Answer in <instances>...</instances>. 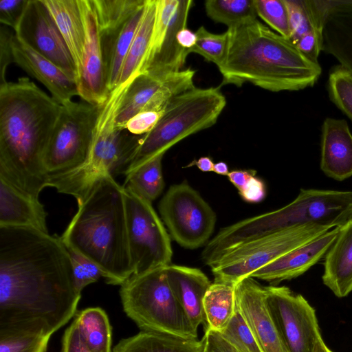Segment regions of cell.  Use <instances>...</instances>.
Masks as SVG:
<instances>
[{
	"label": "cell",
	"instance_id": "obj_25",
	"mask_svg": "<svg viewBox=\"0 0 352 352\" xmlns=\"http://www.w3.org/2000/svg\"><path fill=\"white\" fill-rule=\"evenodd\" d=\"M144 6L139 9L116 33L101 36L107 87L110 93L118 85L121 70L141 21Z\"/></svg>",
	"mask_w": 352,
	"mask_h": 352
},
{
	"label": "cell",
	"instance_id": "obj_21",
	"mask_svg": "<svg viewBox=\"0 0 352 352\" xmlns=\"http://www.w3.org/2000/svg\"><path fill=\"white\" fill-rule=\"evenodd\" d=\"M166 273L172 291L193 327L197 330L202 324L204 331L207 329L203 300L212 283L208 276L198 268L171 264L166 267Z\"/></svg>",
	"mask_w": 352,
	"mask_h": 352
},
{
	"label": "cell",
	"instance_id": "obj_47",
	"mask_svg": "<svg viewBox=\"0 0 352 352\" xmlns=\"http://www.w3.org/2000/svg\"><path fill=\"white\" fill-rule=\"evenodd\" d=\"M14 34L8 28L1 25L0 28V85L5 84L8 66L13 62L12 41Z\"/></svg>",
	"mask_w": 352,
	"mask_h": 352
},
{
	"label": "cell",
	"instance_id": "obj_52",
	"mask_svg": "<svg viewBox=\"0 0 352 352\" xmlns=\"http://www.w3.org/2000/svg\"><path fill=\"white\" fill-rule=\"evenodd\" d=\"M177 42L182 48L190 53V50L197 43V34L187 27L184 28L178 32Z\"/></svg>",
	"mask_w": 352,
	"mask_h": 352
},
{
	"label": "cell",
	"instance_id": "obj_44",
	"mask_svg": "<svg viewBox=\"0 0 352 352\" xmlns=\"http://www.w3.org/2000/svg\"><path fill=\"white\" fill-rule=\"evenodd\" d=\"M164 111H141L128 120L124 129L136 135L146 134L153 129Z\"/></svg>",
	"mask_w": 352,
	"mask_h": 352
},
{
	"label": "cell",
	"instance_id": "obj_4",
	"mask_svg": "<svg viewBox=\"0 0 352 352\" xmlns=\"http://www.w3.org/2000/svg\"><path fill=\"white\" fill-rule=\"evenodd\" d=\"M59 236L102 271L108 284L121 285L133 273L127 239L123 186L102 175Z\"/></svg>",
	"mask_w": 352,
	"mask_h": 352
},
{
	"label": "cell",
	"instance_id": "obj_54",
	"mask_svg": "<svg viewBox=\"0 0 352 352\" xmlns=\"http://www.w3.org/2000/svg\"><path fill=\"white\" fill-rule=\"evenodd\" d=\"M212 172L219 175L226 176H228V173H230L227 164L223 162H219L214 164Z\"/></svg>",
	"mask_w": 352,
	"mask_h": 352
},
{
	"label": "cell",
	"instance_id": "obj_40",
	"mask_svg": "<svg viewBox=\"0 0 352 352\" xmlns=\"http://www.w3.org/2000/svg\"><path fill=\"white\" fill-rule=\"evenodd\" d=\"M222 336L240 352H263L236 305V310Z\"/></svg>",
	"mask_w": 352,
	"mask_h": 352
},
{
	"label": "cell",
	"instance_id": "obj_49",
	"mask_svg": "<svg viewBox=\"0 0 352 352\" xmlns=\"http://www.w3.org/2000/svg\"><path fill=\"white\" fill-rule=\"evenodd\" d=\"M203 352H240L222 334L210 328L204 331Z\"/></svg>",
	"mask_w": 352,
	"mask_h": 352
},
{
	"label": "cell",
	"instance_id": "obj_53",
	"mask_svg": "<svg viewBox=\"0 0 352 352\" xmlns=\"http://www.w3.org/2000/svg\"><path fill=\"white\" fill-rule=\"evenodd\" d=\"M196 166L203 172H212L214 162L209 157H201L198 160H195L188 164L186 168Z\"/></svg>",
	"mask_w": 352,
	"mask_h": 352
},
{
	"label": "cell",
	"instance_id": "obj_32",
	"mask_svg": "<svg viewBox=\"0 0 352 352\" xmlns=\"http://www.w3.org/2000/svg\"><path fill=\"white\" fill-rule=\"evenodd\" d=\"M161 153L141 164L125 175L123 186L152 203L164 188Z\"/></svg>",
	"mask_w": 352,
	"mask_h": 352
},
{
	"label": "cell",
	"instance_id": "obj_13",
	"mask_svg": "<svg viewBox=\"0 0 352 352\" xmlns=\"http://www.w3.org/2000/svg\"><path fill=\"white\" fill-rule=\"evenodd\" d=\"M192 0H157L156 16L142 74L166 78L181 71L188 51L177 42L180 30L187 27Z\"/></svg>",
	"mask_w": 352,
	"mask_h": 352
},
{
	"label": "cell",
	"instance_id": "obj_27",
	"mask_svg": "<svg viewBox=\"0 0 352 352\" xmlns=\"http://www.w3.org/2000/svg\"><path fill=\"white\" fill-rule=\"evenodd\" d=\"M156 10L157 0H146L141 21L123 64L118 86L142 74L143 64L152 36Z\"/></svg>",
	"mask_w": 352,
	"mask_h": 352
},
{
	"label": "cell",
	"instance_id": "obj_43",
	"mask_svg": "<svg viewBox=\"0 0 352 352\" xmlns=\"http://www.w3.org/2000/svg\"><path fill=\"white\" fill-rule=\"evenodd\" d=\"M284 1L288 11L291 30L289 40L294 45L302 36L311 30L318 29L312 23L305 0Z\"/></svg>",
	"mask_w": 352,
	"mask_h": 352
},
{
	"label": "cell",
	"instance_id": "obj_34",
	"mask_svg": "<svg viewBox=\"0 0 352 352\" xmlns=\"http://www.w3.org/2000/svg\"><path fill=\"white\" fill-rule=\"evenodd\" d=\"M204 7L210 19L228 28L257 19L254 0H207Z\"/></svg>",
	"mask_w": 352,
	"mask_h": 352
},
{
	"label": "cell",
	"instance_id": "obj_48",
	"mask_svg": "<svg viewBox=\"0 0 352 352\" xmlns=\"http://www.w3.org/2000/svg\"><path fill=\"white\" fill-rule=\"evenodd\" d=\"M61 352H92L86 344L74 320L64 332Z\"/></svg>",
	"mask_w": 352,
	"mask_h": 352
},
{
	"label": "cell",
	"instance_id": "obj_1",
	"mask_svg": "<svg viewBox=\"0 0 352 352\" xmlns=\"http://www.w3.org/2000/svg\"><path fill=\"white\" fill-rule=\"evenodd\" d=\"M80 297L59 236L0 227V333L52 336L75 316Z\"/></svg>",
	"mask_w": 352,
	"mask_h": 352
},
{
	"label": "cell",
	"instance_id": "obj_16",
	"mask_svg": "<svg viewBox=\"0 0 352 352\" xmlns=\"http://www.w3.org/2000/svg\"><path fill=\"white\" fill-rule=\"evenodd\" d=\"M86 40L77 82L78 96L93 104L102 105L109 96L102 38L91 0H80Z\"/></svg>",
	"mask_w": 352,
	"mask_h": 352
},
{
	"label": "cell",
	"instance_id": "obj_37",
	"mask_svg": "<svg viewBox=\"0 0 352 352\" xmlns=\"http://www.w3.org/2000/svg\"><path fill=\"white\" fill-rule=\"evenodd\" d=\"M51 336L37 332L0 333V352H46Z\"/></svg>",
	"mask_w": 352,
	"mask_h": 352
},
{
	"label": "cell",
	"instance_id": "obj_45",
	"mask_svg": "<svg viewBox=\"0 0 352 352\" xmlns=\"http://www.w3.org/2000/svg\"><path fill=\"white\" fill-rule=\"evenodd\" d=\"M29 0H1L0 22L1 25L9 26L14 30L18 26Z\"/></svg>",
	"mask_w": 352,
	"mask_h": 352
},
{
	"label": "cell",
	"instance_id": "obj_35",
	"mask_svg": "<svg viewBox=\"0 0 352 352\" xmlns=\"http://www.w3.org/2000/svg\"><path fill=\"white\" fill-rule=\"evenodd\" d=\"M195 71L191 68L183 69L170 74L142 111H164L167 104L175 96L195 87Z\"/></svg>",
	"mask_w": 352,
	"mask_h": 352
},
{
	"label": "cell",
	"instance_id": "obj_22",
	"mask_svg": "<svg viewBox=\"0 0 352 352\" xmlns=\"http://www.w3.org/2000/svg\"><path fill=\"white\" fill-rule=\"evenodd\" d=\"M47 215L38 199L0 178V227L32 228L48 232Z\"/></svg>",
	"mask_w": 352,
	"mask_h": 352
},
{
	"label": "cell",
	"instance_id": "obj_31",
	"mask_svg": "<svg viewBox=\"0 0 352 352\" xmlns=\"http://www.w3.org/2000/svg\"><path fill=\"white\" fill-rule=\"evenodd\" d=\"M167 77L159 78L143 73L133 80L118 111L116 120L118 129L124 130V126L128 120L142 111Z\"/></svg>",
	"mask_w": 352,
	"mask_h": 352
},
{
	"label": "cell",
	"instance_id": "obj_17",
	"mask_svg": "<svg viewBox=\"0 0 352 352\" xmlns=\"http://www.w3.org/2000/svg\"><path fill=\"white\" fill-rule=\"evenodd\" d=\"M236 305L263 352H287L265 302V287L248 276L235 285Z\"/></svg>",
	"mask_w": 352,
	"mask_h": 352
},
{
	"label": "cell",
	"instance_id": "obj_15",
	"mask_svg": "<svg viewBox=\"0 0 352 352\" xmlns=\"http://www.w3.org/2000/svg\"><path fill=\"white\" fill-rule=\"evenodd\" d=\"M14 31L20 40L53 62L76 81L77 73L74 60L42 0H29L25 12Z\"/></svg>",
	"mask_w": 352,
	"mask_h": 352
},
{
	"label": "cell",
	"instance_id": "obj_29",
	"mask_svg": "<svg viewBox=\"0 0 352 352\" xmlns=\"http://www.w3.org/2000/svg\"><path fill=\"white\" fill-rule=\"evenodd\" d=\"M235 285L214 280L203 300L208 328L221 331L236 310Z\"/></svg>",
	"mask_w": 352,
	"mask_h": 352
},
{
	"label": "cell",
	"instance_id": "obj_36",
	"mask_svg": "<svg viewBox=\"0 0 352 352\" xmlns=\"http://www.w3.org/2000/svg\"><path fill=\"white\" fill-rule=\"evenodd\" d=\"M327 90L331 101L352 121V73L341 65L334 66Z\"/></svg>",
	"mask_w": 352,
	"mask_h": 352
},
{
	"label": "cell",
	"instance_id": "obj_7",
	"mask_svg": "<svg viewBox=\"0 0 352 352\" xmlns=\"http://www.w3.org/2000/svg\"><path fill=\"white\" fill-rule=\"evenodd\" d=\"M226 105L219 87H193L172 99L155 126L140 135L124 175L171 146L213 126Z\"/></svg>",
	"mask_w": 352,
	"mask_h": 352
},
{
	"label": "cell",
	"instance_id": "obj_9",
	"mask_svg": "<svg viewBox=\"0 0 352 352\" xmlns=\"http://www.w3.org/2000/svg\"><path fill=\"white\" fill-rule=\"evenodd\" d=\"M102 105L84 100L61 105L43 157L49 179L72 172L87 162Z\"/></svg>",
	"mask_w": 352,
	"mask_h": 352
},
{
	"label": "cell",
	"instance_id": "obj_55",
	"mask_svg": "<svg viewBox=\"0 0 352 352\" xmlns=\"http://www.w3.org/2000/svg\"><path fill=\"white\" fill-rule=\"evenodd\" d=\"M314 352H333L324 343L322 338L317 342Z\"/></svg>",
	"mask_w": 352,
	"mask_h": 352
},
{
	"label": "cell",
	"instance_id": "obj_24",
	"mask_svg": "<svg viewBox=\"0 0 352 352\" xmlns=\"http://www.w3.org/2000/svg\"><path fill=\"white\" fill-rule=\"evenodd\" d=\"M56 24L74 60L78 82L86 40L80 0H42Z\"/></svg>",
	"mask_w": 352,
	"mask_h": 352
},
{
	"label": "cell",
	"instance_id": "obj_14",
	"mask_svg": "<svg viewBox=\"0 0 352 352\" xmlns=\"http://www.w3.org/2000/svg\"><path fill=\"white\" fill-rule=\"evenodd\" d=\"M265 302L287 352H314L322 338L315 309L285 286L265 287Z\"/></svg>",
	"mask_w": 352,
	"mask_h": 352
},
{
	"label": "cell",
	"instance_id": "obj_20",
	"mask_svg": "<svg viewBox=\"0 0 352 352\" xmlns=\"http://www.w3.org/2000/svg\"><path fill=\"white\" fill-rule=\"evenodd\" d=\"M320 168L337 181L352 176V134L344 119L327 118L323 122Z\"/></svg>",
	"mask_w": 352,
	"mask_h": 352
},
{
	"label": "cell",
	"instance_id": "obj_10",
	"mask_svg": "<svg viewBox=\"0 0 352 352\" xmlns=\"http://www.w3.org/2000/svg\"><path fill=\"white\" fill-rule=\"evenodd\" d=\"M331 229L328 226L308 224L283 230L229 249L210 265L214 280L236 284L255 271Z\"/></svg>",
	"mask_w": 352,
	"mask_h": 352
},
{
	"label": "cell",
	"instance_id": "obj_19",
	"mask_svg": "<svg viewBox=\"0 0 352 352\" xmlns=\"http://www.w3.org/2000/svg\"><path fill=\"white\" fill-rule=\"evenodd\" d=\"M12 48L13 62L44 85L52 97L60 105L69 103L74 96H78L75 79L32 49L14 34Z\"/></svg>",
	"mask_w": 352,
	"mask_h": 352
},
{
	"label": "cell",
	"instance_id": "obj_33",
	"mask_svg": "<svg viewBox=\"0 0 352 352\" xmlns=\"http://www.w3.org/2000/svg\"><path fill=\"white\" fill-rule=\"evenodd\" d=\"M146 0H91L102 37L116 33Z\"/></svg>",
	"mask_w": 352,
	"mask_h": 352
},
{
	"label": "cell",
	"instance_id": "obj_38",
	"mask_svg": "<svg viewBox=\"0 0 352 352\" xmlns=\"http://www.w3.org/2000/svg\"><path fill=\"white\" fill-rule=\"evenodd\" d=\"M197 43L190 50V53H196L205 60L214 63L217 66L223 61L227 49L228 34H214L200 26L195 32Z\"/></svg>",
	"mask_w": 352,
	"mask_h": 352
},
{
	"label": "cell",
	"instance_id": "obj_23",
	"mask_svg": "<svg viewBox=\"0 0 352 352\" xmlns=\"http://www.w3.org/2000/svg\"><path fill=\"white\" fill-rule=\"evenodd\" d=\"M322 282L339 298L352 292V218L340 227L324 256Z\"/></svg>",
	"mask_w": 352,
	"mask_h": 352
},
{
	"label": "cell",
	"instance_id": "obj_12",
	"mask_svg": "<svg viewBox=\"0 0 352 352\" xmlns=\"http://www.w3.org/2000/svg\"><path fill=\"white\" fill-rule=\"evenodd\" d=\"M159 211L170 236L182 247L196 249L210 241L216 214L186 182L168 188L159 204Z\"/></svg>",
	"mask_w": 352,
	"mask_h": 352
},
{
	"label": "cell",
	"instance_id": "obj_28",
	"mask_svg": "<svg viewBox=\"0 0 352 352\" xmlns=\"http://www.w3.org/2000/svg\"><path fill=\"white\" fill-rule=\"evenodd\" d=\"M352 73V14L329 16L322 28V50Z\"/></svg>",
	"mask_w": 352,
	"mask_h": 352
},
{
	"label": "cell",
	"instance_id": "obj_3",
	"mask_svg": "<svg viewBox=\"0 0 352 352\" xmlns=\"http://www.w3.org/2000/svg\"><path fill=\"white\" fill-rule=\"evenodd\" d=\"M225 57L217 66L222 85L250 82L278 92L312 87L320 78L318 63L304 56L287 38L257 19L228 28Z\"/></svg>",
	"mask_w": 352,
	"mask_h": 352
},
{
	"label": "cell",
	"instance_id": "obj_18",
	"mask_svg": "<svg viewBox=\"0 0 352 352\" xmlns=\"http://www.w3.org/2000/svg\"><path fill=\"white\" fill-rule=\"evenodd\" d=\"M340 227L333 228L318 238L291 250L255 271L250 276L276 285L281 281L303 274L325 256L335 241Z\"/></svg>",
	"mask_w": 352,
	"mask_h": 352
},
{
	"label": "cell",
	"instance_id": "obj_42",
	"mask_svg": "<svg viewBox=\"0 0 352 352\" xmlns=\"http://www.w3.org/2000/svg\"><path fill=\"white\" fill-rule=\"evenodd\" d=\"M314 26L322 31L326 19L335 14H352V0H305Z\"/></svg>",
	"mask_w": 352,
	"mask_h": 352
},
{
	"label": "cell",
	"instance_id": "obj_39",
	"mask_svg": "<svg viewBox=\"0 0 352 352\" xmlns=\"http://www.w3.org/2000/svg\"><path fill=\"white\" fill-rule=\"evenodd\" d=\"M257 16L280 35L289 39V14L284 0H254Z\"/></svg>",
	"mask_w": 352,
	"mask_h": 352
},
{
	"label": "cell",
	"instance_id": "obj_11",
	"mask_svg": "<svg viewBox=\"0 0 352 352\" xmlns=\"http://www.w3.org/2000/svg\"><path fill=\"white\" fill-rule=\"evenodd\" d=\"M123 195L133 275L170 265V236L151 203L124 186Z\"/></svg>",
	"mask_w": 352,
	"mask_h": 352
},
{
	"label": "cell",
	"instance_id": "obj_8",
	"mask_svg": "<svg viewBox=\"0 0 352 352\" xmlns=\"http://www.w3.org/2000/svg\"><path fill=\"white\" fill-rule=\"evenodd\" d=\"M166 267L132 275L120 285L123 310L141 331L197 340V330L169 285Z\"/></svg>",
	"mask_w": 352,
	"mask_h": 352
},
{
	"label": "cell",
	"instance_id": "obj_46",
	"mask_svg": "<svg viewBox=\"0 0 352 352\" xmlns=\"http://www.w3.org/2000/svg\"><path fill=\"white\" fill-rule=\"evenodd\" d=\"M294 45L307 58L318 63V58L322 50V31L314 29L302 36Z\"/></svg>",
	"mask_w": 352,
	"mask_h": 352
},
{
	"label": "cell",
	"instance_id": "obj_41",
	"mask_svg": "<svg viewBox=\"0 0 352 352\" xmlns=\"http://www.w3.org/2000/svg\"><path fill=\"white\" fill-rule=\"evenodd\" d=\"M67 248V247H66ZM73 270L74 283L76 292L81 295L82 290L88 285L104 278L101 269L92 261L72 248H67Z\"/></svg>",
	"mask_w": 352,
	"mask_h": 352
},
{
	"label": "cell",
	"instance_id": "obj_6",
	"mask_svg": "<svg viewBox=\"0 0 352 352\" xmlns=\"http://www.w3.org/2000/svg\"><path fill=\"white\" fill-rule=\"evenodd\" d=\"M131 84L118 85L102 105L87 162L72 172L51 177L50 186L74 197L80 203L102 175L109 173L113 177L124 175L140 138L116 125L119 107Z\"/></svg>",
	"mask_w": 352,
	"mask_h": 352
},
{
	"label": "cell",
	"instance_id": "obj_2",
	"mask_svg": "<svg viewBox=\"0 0 352 352\" xmlns=\"http://www.w3.org/2000/svg\"><path fill=\"white\" fill-rule=\"evenodd\" d=\"M60 109L28 78L0 85V178L37 199L49 186L43 157Z\"/></svg>",
	"mask_w": 352,
	"mask_h": 352
},
{
	"label": "cell",
	"instance_id": "obj_26",
	"mask_svg": "<svg viewBox=\"0 0 352 352\" xmlns=\"http://www.w3.org/2000/svg\"><path fill=\"white\" fill-rule=\"evenodd\" d=\"M204 339L186 340L170 335L140 331L124 338L112 352H203Z\"/></svg>",
	"mask_w": 352,
	"mask_h": 352
},
{
	"label": "cell",
	"instance_id": "obj_50",
	"mask_svg": "<svg viewBox=\"0 0 352 352\" xmlns=\"http://www.w3.org/2000/svg\"><path fill=\"white\" fill-rule=\"evenodd\" d=\"M255 175L252 176L244 187L239 191L243 200L250 203L262 201L266 195V187L263 181Z\"/></svg>",
	"mask_w": 352,
	"mask_h": 352
},
{
	"label": "cell",
	"instance_id": "obj_30",
	"mask_svg": "<svg viewBox=\"0 0 352 352\" xmlns=\"http://www.w3.org/2000/svg\"><path fill=\"white\" fill-rule=\"evenodd\" d=\"M82 337L92 352H111L112 327L100 307L77 311L74 317Z\"/></svg>",
	"mask_w": 352,
	"mask_h": 352
},
{
	"label": "cell",
	"instance_id": "obj_5",
	"mask_svg": "<svg viewBox=\"0 0 352 352\" xmlns=\"http://www.w3.org/2000/svg\"><path fill=\"white\" fill-rule=\"evenodd\" d=\"M351 218L352 191L300 189L284 207L221 229L206 245L201 258L210 264L225 251L258 238L308 224L340 227Z\"/></svg>",
	"mask_w": 352,
	"mask_h": 352
},
{
	"label": "cell",
	"instance_id": "obj_51",
	"mask_svg": "<svg viewBox=\"0 0 352 352\" xmlns=\"http://www.w3.org/2000/svg\"><path fill=\"white\" fill-rule=\"evenodd\" d=\"M255 175L256 171L253 170H236L230 171L228 177L230 182L239 191L244 187L248 180Z\"/></svg>",
	"mask_w": 352,
	"mask_h": 352
}]
</instances>
